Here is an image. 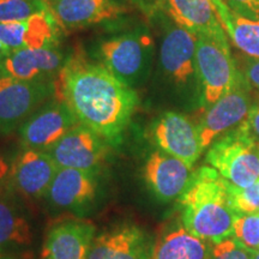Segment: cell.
I'll list each match as a JSON object with an SVG mask.
<instances>
[{
	"label": "cell",
	"mask_w": 259,
	"mask_h": 259,
	"mask_svg": "<svg viewBox=\"0 0 259 259\" xmlns=\"http://www.w3.org/2000/svg\"><path fill=\"white\" fill-rule=\"evenodd\" d=\"M66 60L58 47L23 48L0 59V74L22 80L56 79Z\"/></svg>",
	"instance_id": "7c38bea8"
},
{
	"label": "cell",
	"mask_w": 259,
	"mask_h": 259,
	"mask_svg": "<svg viewBox=\"0 0 259 259\" xmlns=\"http://www.w3.org/2000/svg\"><path fill=\"white\" fill-rule=\"evenodd\" d=\"M205 162L235 186L247 187L259 180V142L246 120L212 142Z\"/></svg>",
	"instance_id": "3957f363"
},
{
	"label": "cell",
	"mask_w": 259,
	"mask_h": 259,
	"mask_svg": "<svg viewBox=\"0 0 259 259\" xmlns=\"http://www.w3.org/2000/svg\"><path fill=\"white\" fill-rule=\"evenodd\" d=\"M233 11L242 17L259 21V0H225Z\"/></svg>",
	"instance_id": "83f0119b"
},
{
	"label": "cell",
	"mask_w": 259,
	"mask_h": 259,
	"mask_svg": "<svg viewBox=\"0 0 259 259\" xmlns=\"http://www.w3.org/2000/svg\"><path fill=\"white\" fill-rule=\"evenodd\" d=\"M154 244L138 226H118L95 235L88 259H151Z\"/></svg>",
	"instance_id": "5bb4252c"
},
{
	"label": "cell",
	"mask_w": 259,
	"mask_h": 259,
	"mask_svg": "<svg viewBox=\"0 0 259 259\" xmlns=\"http://www.w3.org/2000/svg\"><path fill=\"white\" fill-rule=\"evenodd\" d=\"M0 259H17V258L12 257V255H0Z\"/></svg>",
	"instance_id": "e575fe53"
},
{
	"label": "cell",
	"mask_w": 259,
	"mask_h": 259,
	"mask_svg": "<svg viewBox=\"0 0 259 259\" xmlns=\"http://www.w3.org/2000/svg\"><path fill=\"white\" fill-rule=\"evenodd\" d=\"M196 70L200 103L206 109L234 89L242 78L231 56L228 41L202 35L196 41Z\"/></svg>",
	"instance_id": "5b68a950"
},
{
	"label": "cell",
	"mask_w": 259,
	"mask_h": 259,
	"mask_svg": "<svg viewBox=\"0 0 259 259\" xmlns=\"http://www.w3.org/2000/svg\"><path fill=\"white\" fill-rule=\"evenodd\" d=\"M193 171L179 158L163 151H154L144 164V179L161 202L180 198L192 179Z\"/></svg>",
	"instance_id": "9a60e30c"
},
{
	"label": "cell",
	"mask_w": 259,
	"mask_h": 259,
	"mask_svg": "<svg viewBox=\"0 0 259 259\" xmlns=\"http://www.w3.org/2000/svg\"><path fill=\"white\" fill-rule=\"evenodd\" d=\"M252 252L239 244L234 236H229L212 246L210 259H252Z\"/></svg>",
	"instance_id": "4316f807"
},
{
	"label": "cell",
	"mask_w": 259,
	"mask_h": 259,
	"mask_svg": "<svg viewBox=\"0 0 259 259\" xmlns=\"http://www.w3.org/2000/svg\"><path fill=\"white\" fill-rule=\"evenodd\" d=\"M212 246L181 225L155 241L151 259H210Z\"/></svg>",
	"instance_id": "44dd1931"
},
{
	"label": "cell",
	"mask_w": 259,
	"mask_h": 259,
	"mask_svg": "<svg viewBox=\"0 0 259 259\" xmlns=\"http://www.w3.org/2000/svg\"><path fill=\"white\" fill-rule=\"evenodd\" d=\"M233 236L251 251L259 250V212L242 213L234 221Z\"/></svg>",
	"instance_id": "cb8c5ba5"
},
{
	"label": "cell",
	"mask_w": 259,
	"mask_h": 259,
	"mask_svg": "<svg viewBox=\"0 0 259 259\" xmlns=\"http://www.w3.org/2000/svg\"><path fill=\"white\" fill-rule=\"evenodd\" d=\"M167 0H134V3L138 6L147 16H154L158 10L164 9Z\"/></svg>",
	"instance_id": "f546056e"
},
{
	"label": "cell",
	"mask_w": 259,
	"mask_h": 259,
	"mask_svg": "<svg viewBox=\"0 0 259 259\" xmlns=\"http://www.w3.org/2000/svg\"><path fill=\"white\" fill-rule=\"evenodd\" d=\"M48 8L60 27L70 31L113 19L125 11L116 0H52Z\"/></svg>",
	"instance_id": "ac0fdd59"
},
{
	"label": "cell",
	"mask_w": 259,
	"mask_h": 259,
	"mask_svg": "<svg viewBox=\"0 0 259 259\" xmlns=\"http://www.w3.org/2000/svg\"><path fill=\"white\" fill-rule=\"evenodd\" d=\"M154 142L163 153L179 158L190 168L203 153L198 127L178 112H166L155 120L151 127Z\"/></svg>",
	"instance_id": "30bf717a"
},
{
	"label": "cell",
	"mask_w": 259,
	"mask_h": 259,
	"mask_svg": "<svg viewBox=\"0 0 259 259\" xmlns=\"http://www.w3.org/2000/svg\"><path fill=\"white\" fill-rule=\"evenodd\" d=\"M247 85L242 76L234 89L206 109L202 120L197 125L203 150L208 149L220 136L240 125L248 115L252 107L250 96L247 95Z\"/></svg>",
	"instance_id": "8fae6325"
},
{
	"label": "cell",
	"mask_w": 259,
	"mask_h": 259,
	"mask_svg": "<svg viewBox=\"0 0 259 259\" xmlns=\"http://www.w3.org/2000/svg\"><path fill=\"white\" fill-rule=\"evenodd\" d=\"M6 173H8V166H6V163L3 160L2 157H0V181L4 179Z\"/></svg>",
	"instance_id": "1f68e13d"
},
{
	"label": "cell",
	"mask_w": 259,
	"mask_h": 259,
	"mask_svg": "<svg viewBox=\"0 0 259 259\" xmlns=\"http://www.w3.org/2000/svg\"><path fill=\"white\" fill-rule=\"evenodd\" d=\"M245 79L247 84L259 90V59L250 58L245 66Z\"/></svg>",
	"instance_id": "f1b7e54d"
},
{
	"label": "cell",
	"mask_w": 259,
	"mask_h": 259,
	"mask_svg": "<svg viewBox=\"0 0 259 259\" xmlns=\"http://www.w3.org/2000/svg\"><path fill=\"white\" fill-rule=\"evenodd\" d=\"M78 124V119L64 100L51 99L19 127L21 144L23 149L47 151Z\"/></svg>",
	"instance_id": "ba28073f"
},
{
	"label": "cell",
	"mask_w": 259,
	"mask_h": 259,
	"mask_svg": "<svg viewBox=\"0 0 259 259\" xmlns=\"http://www.w3.org/2000/svg\"><path fill=\"white\" fill-rule=\"evenodd\" d=\"M99 180L92 171L59 168L47 191V199L58 209L82 212L97 198Z\"/></svg>",
	"instance_id": "4fadbf2b"
},
{
	"label": "cell",
	"mask_w": 259,
	"mask_h": 259,
	"mask_svg": "<svg viewBox=\"0 0 259 259\" xmlns=\"http://www.w3.org/2000/svg\"><path fill=\"white\" fill-rule=\"evenodd\" d=\"M50 10L41 0H0V23L27 21Z\"/></svg>",
	"instance_id": "603a6c76"
},
{
	"label": "cell",
	"mask_w": 259,
	"mask_h": 259,
	"mask_svg": "<svg viewBox=\"0 0 259 259\" xmlns=\"http://www.w3.org/2000/svg\"><path fill=\"white\" fill-rule=\"evenodd\" d=\"M111 145L87 126L78 124L47 150L59 168H73L99 174Z\"/></svg>",
	"instance_id": "52a82bcc"
},
{
	"label": "cell",
	"mask_w": 259,
	"mask_h": 259,
	"mask_svg": "<svg viewBox=\"0 0 259 259\" xmlns=\"http://www.w3.org/2000/svg\"><path fill=\"white\" fill-rule=\"evenodd\" d=\"M95 233V226L88 221L57 223L47 233L40 259H88Z\"/></svg>",
	"instance_id": "e0dca14e"
},
{
	"label": "cell",
	"mask_w": 259,
	"mask_h": 259,
	"mask_svg": "<svg viewBox=\"0 0 259 259\" xmlns=\"http://www.w3.org/2000/svg\"><path fill=\"white\" fill-rule=\"evenodd\" d=\"M30 223L15 202L0 194V255H11L15 251L31 244Z\"/></svg>",
	"instance_id": "7402d4cb"
},
{
	"label": "cell",
	"mask_w": 259,
	"mask_h": 259,
	"mask_svg": "<svg viewBox=\"0 0 259 259\" xmlns=\"http://www.w3.org/2000/svg\"><path fill=\"white\" fill-rule=\"evenodd\" d=\"M252 259H259V250L252 252Z\"/></svg>",
	"instance_id": "836d02e7"
},
{
	"label": "cell",
	"mask_w": 259,
	"mask_h": 259,
	"mask_svg": "<svg viewBox=\"0 0 259 259\" xmlns=\"http://www.w3.org/2000/svg\"><path fill=\"white\" fill-rule=\"evenodd\" d=\"M197 36L186 29L174 25L168 27L160 47V69L162 74L178 88L197 84L196 70Z\"/></svg>",
	"instance_id": "9c48e42d"
},
{
	"label": "cell",
	"mask_w": 259,
	"mask_h": 259,
	"mask_svg": "<svg viewBox=\"0 0 259 259\" xmlns=\"http://www.w3.org/2000/svg\"><path fill=\"white\" fill-rule=\"evenodd\" d=\"M245 120L247 122L251 134L253 135L255 139L259 142V103L252 107Z\"/></svg>",
	"instance_id": "4dcf8cb0"
},
{
	"label": "cell",
	"mask_w": 259,
	"mask_h": 259,
	"mask_svg": "<svg viewBox=\"0 0 259 259\" xmlns=\"http://www.w3.org/2000/svg\"><path fill=\"white\" fill-rule=\"evenodd\" d=\"M164 9L177 25L196 36L228 41L211 0H167Z\"/></svg>",
	"instance_id": "d6986e66"
},
{
	"label": "cell",
	"mask_w": 259,
	"mask_h": 259,
	"mask_svg": "<svg viewBox=\"0 0 259 259\" xmlns=\"http://www.w3.org/2000/svg\"><path fill=\"white\" fill-rule=\"evenodd\" d=\"M211 3L223 30L235 47L247 57L259 59V21L236 14L225 0H211Z\"/></svg>",
	"instance_id": "ffe728a7"
},
{
	"label": "cell",
	"mask_w": 259,
	"mask_h": 259,
	"mask_svg": "<svg viewBox=\"0 0 259 259\" xmlns=\"http://www.w3.org/2000/svg\"><path fill=\"white\" fill-rule=\"evenodd\" d=\"M58 169L47 151L23 149L12 164L11 183L24 197L41 198L47 194Z\"/></svg>",
	"instance_id": "2e32d148"
},
{
	"label": "cell",
	"mask_w": 259,
	"mask_h": 259,
	"mask_svg": "<svg viewBox=\"0 0 259 259\" xmlns=\"http://www.w3.org/2000/svg\"><path fill=\"white\" fill-rule=\"evenodd\" d=\"M56 79L22 80L0 74V134L19 128L32 113L56 95Z\"/></svg>",
	"instance_id": "8992f818"
},
{
	"label": "cell",
	"mask_w": 259,
	"mask_h": 259,
	"mask_svg": "<svg viewBox=\"0 0 259 259\" xmlns=\"http://www.w3.org/2000/svg\"><path fill=\"white\" fill-rule=\"evenodd\" d=\"M28 19L0 23V45L9 52L27 48Z\"/></svg>",
	"instance_id": "484cf974"
},
{
	"label": "cell",
	"mask_w": 259,
	"mask_h": 259,
	"mask_svg": "<svg viewBox=\"0 0 259 259\" xmlns=\"http://www.w3.org/2000/svg\"><path fill=\"white\" fill-rule=\"evenodd\" d=\"M228 191L233 208L239 215L259 212V180L247 187L235 186L228 181Z\"/></svg>",
	"instance_id": "d4e9b609"
},
{
	"label": "cell",
	"mask_w": 259,
	"mask_h": 259,
	"mask_svg": "<svg viewBox=\"0 0 259 259\" xmlns=\"http://www.w3.org/2000/svg\"><path fill=\"white\" fill-rule=\"evenodd\" d=\"M41 2H44V3H46V4L48 5V4H50V3L52 2V0H41Z\"/></svg>",
	"instance_id": "d590c367"
},
{
	"label": "cell",
	"mask_w": 259,
	"mask_h": 259,
	"mask_svg": "<svg viewBox=\"0 0 259 259\" xmlns=\"http://www.w3.org/2000/svg\"><path fill=\"white\" fill-rule=\"evenodd\" d=\"M56 84V97L70 106L79 124L93 130L111 147L121 143L139 102L134 88L82 52L67 58Z\"/></svg>",
	"instance_id": "6da1fadb"
},
{
	"label": "cell",
	"mask_w": 259,
	"mask_h": 259,
	"mask_svg": "<svg viewBox=\"0 0 259 259\" xmlns=\"http://www.w3.org/2000/svg\"><path fill=\"white\" fill-rule=\"evenodd\" d=\"M8 53H10V52L6 50L4 46H2V45H0V59H2L3 57H5Z\"/></svg>",
	"instance_id": "d6a6232c"
},
{
	"label": "cell",
	"mask_w": 259,
	"mask_h": 259,
	"mask_svg": "<svg viewBox=\"0 0 259 259\" xmlns=\"http://www.w3.org/2000/svg\"><path fill=\"white\" fill-rule=\"evenodd\" d=\"M179 202L183 226L191 234L212 245L233 236L239 213L232 205L228 181L215 168L202 166L193 171Z\"/></svg>",
	"instance_id": "7a4b0ae2"
},
{
	"label": "cell",
	"mask_w": 259,
	"mask_h": 259,
	"mask_svg": "<svg viewBox=\"0 0 259 259\" xmlns=\"http://www.w3.org/2000/svg\"><path fill=\"white\" fill-rule=\"evenodd\" d=\"M97 57L115 78L134 88L150 74L154 41L143 28L103 40L97 47Z\"/></svg>",
	"instance_id": "277c9868"
}]
</instances>
